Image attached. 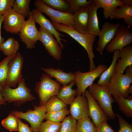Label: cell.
Listing matches in <instances>:
<instances>
[{
  "mask_svg": "<svg viewBox=\"0 0 132 132\" xmlns=\"http://www.w3.org/2000/svg\"><path fill=\"white\" fill-rule=\"evenodd\" d=\"M51 22L57 31L69 35L85 49L89 59V71L95 69L96 67L93 60L95 55L93 47L96 36L88 33L83 34L80 33L74 27L60 23Z\"/></svg>",
  "mask_w": 132,
  "mask_h": 132,
  "instance_id": "obj_1",
  "label": "cell"
},
{
  "mask_svg": "<svg viewBox=\"0 0 132 132\" xmlns=\"http://www.w3.org/2000/svg\"><path fill=\"white\" fill-rule=\"evenodd\" d=\"M18 84L17 87L14 89L6 85L2 87L1 93L6 101L9 103L13 102L15 106H19L28 101L35 99L26 86L24 78Z\"/></svg>",
  "mask_w": 132,
  "mask_h": 132,
  "instance_id": "obj_2",
  "label": "cell"
},
{
  "mask_svg": "<svg viewBox=\"0 0 132 132\" xmlns=\"http://www.w3.org/2000/svg\"><path fill=\"white\" fill-rule=\"evenodd\" d=\"M51 77L47 74H43L36 84L34 89L38 95L39 106H44L52 97L57 95L60 90L61 84Z\"/></svg>",
  "mask_w": 132,
  "mask_h": 132,
  "instance_id": "obj_3",
  "label": "cell"
},
{
  "mask_svg": "<svg viewBox=\"0 0 132 132\" xmlns=\"http://www.w3.org/2000/svg\"><path fill=\"white\" fill-rule=\"evenodd\" d=\"M88 88L89 92L97 100L107 116L110 119H114L116 115L113 110L112 104L115 101L106 87L93 83Z\"/></svg>",
  "mask_w": 132,
  "mask_h": 132,
  "instance_id": "obj_4",
  "label": "cell"
},
{
  "mask_svg": "<svg viewBox=\"0 0 132 132\" xmlns=\"http://www.w3.org/2000/svg\"><path fill=\"white\" fill-rule=\"evenodd\" d=\"M132 82V76L115 72L106 87L112 95L126 98Z\"/></svg>",
  "mask_w": 132,
  "mask_h": 132,
  "instance_id": "obj_5",
  "label": "cell"
},
{
  "mask_svg": "<svg viewBox=\"0 0 132 132\" xmlns=\"http://www.w3.org/2000/svg\"><path fill=\"white\" fill-rule=\"evenodd\" d=\"M107 68L106 65L99 64L94 69L88 72H83L80 71L75 72V80L77 86V95L84 94L86 88Z\"/></svg>",
  "mask_w": 132,
  "mask_h": 132,
  "instance_id": "obj_6",
  "label": "cell"
},
{
  "mask_svg": "<svg viewBox=\"0 0 132 132\" xmlns=\"http://www.w3.org/2000/svg\"><path fill=\"white\" fill-rule=\"evenodd\" d=\"M46 112L44 105L35 106L34 110L28 109L25 112L16 110L11 111V113L28 121L30 124L33 132H38L41 125L45 119Z\"/></svg>",
  "mask_w": 132,
  "mask_h": 132,
  "instance_id": "obj_7",
  "label": "cell"
},
{
  "mask_svg": "<svg viewBox=\"0 0 132 132\" xmlns=\"http://www.w3.org/2000/svg\"><path fill=\"white\" fill-rule=\"evenodd\" d=\"M35 22L30 14L28 19L25 21L18 33L21 41L25 44L27 49L34 48L37 42L39 40V32Z\"/></svg>",
  "mask_w": 132,
  "mask_h": 132,
  "instance_id": "obj_8",
  "label": "cell"
},
{
  "mask_svg": "<svg viewBox=\"0 0 132 132\" xmlns=\"http://www.w3.org/2000/svg\"><path fill=\"white\" fill-rule=\"evenodd\" d=\"M34 4L36 8L45 13L51 19V22L74 27L73 13L63 12L52 9L44 4L41 0H35Z\"/></svg>",
  "mask_w": 132,
  "mask_h": 132,
  "instance_id": "obj_9",
  "label": "cell"
},
{
  "mask_svg": "<svg viewBox=\"0 0 132 132\" xmlns=\"http://www.w3.org/2000/svg\"><path fill=\"white\" fill-rule=\"evenodd\" d=\"M23 58L19 53L10 60L8 65V73L5 85L16 88V85L23 78L22 70Z\"/></svg>",
  "mask_w": 132,
  "mask_h": 132,
  "instance_id": "obj_10",
  "label": "cell"
},
{
  "mask_svg": "<svg viewBox=\"0 0 132 132\" xmlns=\"http://www.w3.org/2000/svg\"><path fill=\"white\" fill-rule=\"evenodd\" d=\"M132 42V33L130 28L122 24L120 26L117 33L105 48L108 52L112 53L116 50L120 51Z\"/></svg>",
  "mask_w": 132,
  "mask_h": 132,
  "instance_id": "obj_11",
  "label": "cell"
},
{
  "mask_svg": "<svg viewBox=\"0 0 132 132\" xmlns=\"http://www.w3.org/2000/svg\"><path fill=\"white\" fill-rule=\"evenodd\" d=\"M39 31V40L51 56L56 60L60 61L62 58V49L54 35L41 27Z\"/></svg>",
  "mask_w": 132,
  "mask_h": 132,
  "instance_id": "obj_12",
  "label": "cell"
},
{
  "mask_svg": "<svg viewBox=\"0 0 132 132\" xmlns=\"http://www.w3.org/2000/svg\"><path fill=\"white\" fill-rule=\"evenodd\" d=\"M120 24H114L109 22H105L102 25L99 36L96 50L102 55L106 45L113 39L118 32Z\"/></svg>",
  "mask_w": 132,
  "mask_h": 132,
  "instance_id": "obj_13",
  "label": "cell"
},
{
  "mask_svg": "<svg viewBox=\"0 0 132 132\" xmlns=\"http://www.w3.org/2000/svg\"><path fill=\"white\" fill-rule=\"evenodd\" d=\"M3 27L7 32L16 34H18L25 22V17L14 11L12 9L4 14Z\"/></svg>",
  "mask_w": 132,
  "mask_h": 132,
  "instance_id": "obj_14",
  "label": "cell"
},
{
  "mask_svg": "<svg viewBox=\"0 0 132 132\" xmlns=\"http://www.w3.org/2000/svg\"><path fill=\"white\" fill-rule=\"evenodd\" d=\"M84 95L88 101L89 117L97 128L104 121H108L109 118L88 90H85Z\"/></svg>",
  "mask_w": 132,
  "mask_h": 132,
  "instance_id": "obj_15",
  "label": "cell"
},
{
  "mask_svg": "<svg viewBox=\"0 0 132 132\" xmlns=\"http://www.w3.org/2000/svg\"><path fill=\"white\" fill-rule=\"evenodd\" d=\"M30 14L34 19L35 22L50 33L53 34L55 38L62 49L64 47V45L61 41L62 40L66 41L61 39L60 36L64 35L59 33L56 30L50 21L44 15L43 13L36 8L33 9L30 11Z\"/></svg>",
  "mask_w": 132,
  "mask_h": 132,
  "instance_id": "obj_16",
  "label": "cell"
},
{
  "mask_svg": "<svg viewBox=\"0 0 132 132\" xmlns=\"http://www.w3.org/2000/svg\"><path fill=\"white\" fill-rule=\"evenodd\" d=\"M70 105L69 113L76 120L89 117L88 101L84 94L77 96Z\"/></svg>",
  "mask_w": 132,
  "mask_h": 132,
  "instance_id": "obj_17",
  "label": "cell"
},
{
  "mask_svg": "<svg viewBox=\"0 0 132 132\" xmlns=\"http://www.w3.org/2000/svg\"><path fill=\"white\" fill-rule=\"evenodd\" d=\"M41 69L52 77H54L56 81L63 86L67 85L75 80V74L72 72L67 73L64 72L61 69H55L51 67L47 68L41 67Z\"/></svg>",
  "mask_w": 132,
  "mask_h": 132,
  "instance_id": "obj_18",
  "label": "cell"
},
{
  "mask_svg": "<svg viewBox=\"0 0 132 132\" xmlns=\"http://www.w3.org/2000/svg\"><path fill=\"white\" fill-rule=\"evenodd\" d=\"M89 6L81 9L73 15L74 27L78 32L83 34L88 33Z\"/></svg>",
  "mask_w": 132,
  "mask_h": 132,
  "instance_id": "obj_19",
  "label": "cell"
},
{
  "mask_svg": "<svg viewBox=\"0 0 132 132\" xmlns=\"http://www.w3.org/2000/svg\"><path fill=\"white\" fill-rule=\"evenodd\" d=\"M99 8L103 9V14L106 19H113L114 13L119 7L124 5L120 0H93Z\"/></svg>",
  "mask_w": 132,
  "mask_h": 132,
  "instance_id": "obj_20",
  "label": "cell"
},
{
  "mask_svg": "<svg viewBox=\"0 0 132 132\" xmlns=\"http://www.w3.org/2000/svg\"><path fill=\"white\" fill-rule=\"evenodd\" d=\"M120 59L117 63L115 72L123 74L126 68L132 65V46L130 45L123 48L119 53Z\"/></svg>",
  "mask_w": 132,
  "mask_h": 132,
  "instance_id": "obj_21",
  "label": "cell"
},
{
  "mask_svg": "<svg viewBox=\"0 0 132 132\" xmlns=\"http://www.w3.org/2000/svg\"><path fill=\"white\" fill-rule=\"evenodd\" d=\"M99 8L93 1L89 6L88 32L95 36L99 35L100 30L97 15V11Z\"/></svg>",
  "mask_w": 132,
  "mask_h": 132,
  "instance_id": "obj_22",
  "label": "cell"
},
{
  "mask_svg": "<svg viewBox=\"0 0 132 132\" xmlns=\"http://www.w3.org/2000/svg\"><path fill=\"white\" fill-rule=\"evenodd\" d=\"M75 84L74 80L67 85L61 87L57 95L58 99L67 105L70 104L77 95V89H72Z\"/></svg>",
  "mask_w": 132,
  "mask_h": 132,
  "instance_id": "obj_23",
  "label": "cell"
},
{
  "mask_svg": "<svg viewBox=\"0 0 132 132\" xmlns=\"http://www.w3.org/2000/svg\"><path fill=\"white\" fill-rule=\"evenodd\" d=\"M120 51L117 50L114 52V55L112 62L109 66L104 71L100 76L98 81V85L106 86L110 79L115 72V67L117 60L120 58Z\"/></svg>",
  "mask_w": 132,
  "mask_h": 132,
  "instance_id": "obj_24",
  "label": "cell"
},
{
  "mask_svg": "<svg viewBox=\"0 0 132 132\" xmlns=\"http://www.w3.org/2000/svg\"><path fill=\"white\" fill-rule=\"evenodd\" d=\"M113 18L117 20L124 19V23L131 28L132 26V6L124 5L118 7L114 13Z\"/></svg>",
  "mask_w": 132,
  "mask_h": 132,
  "instance_id": "obj_25",
  "label": "cell"
},
{
  "mask_svg": "<svg viewBox=\"0 0 132 132\" xmlns=\"http://www.w3.org/2000/svg\"><path fill=\"white\" fill-rule=\"evenodd\" d=\"M119 110L128 118L132 117V96L126 98L112 95Z\"/></svg>",
  "mask_w": 132,
  "mask_h": 132,
  "instance_id": "obj_26",
  "label": "cell"
},
{
  "mask_svg": "<svg viewBox=\"0 0 132 132\" xmlns=\"http://www.w3.org/2000/svg\"><path fill=\"white\" fill-rule=\"evenodd\" d=\"M19 47V42L14 38L11 37L0 45V50L7 56L16 54Z\"/></svg>",
  "mask_w": 132,
  "mask_h": 132,
  "instance_id": "obj_27",
  "label": "cell"
},
{
  "mask_svg": "<svg viewBox=\"0 0 132 132\" xmlns=\"http://www.w3.org/2000/svg\"><path fill=\"white\" fill-rule=\"evenodd\" d=\"M47 6L60 12L68 13L69 4L66 0H41Z\"/></svg>",
  "mask_w": 132,
  "mask_h": 132,
  "instance_id": "obj_28",
  "label": "cell"
},
{
  "mask_svg": "<svg viewBox=\"0 0 132 132\" xmlns=\"http://www.w3.org/2000/svg\"><path fill=\"white\" fill-rule=\"evenodd\" d=\"M30 0H15L12 6V10L15 12L29 18L30 11L29 4Z\"/></svg>",
  "mask_w": 132,
  "mask_h": 132,
  "instance_id": "obj_29",
  "label": "cell"
},
{
  "mask_svg": "<svg viewBox=\"0 0 132 132\" xmlns=\"http://www.w3.org/2000/svg\"><path fill=\"white\" fill-rule=\"evenodd\" d=\"M75 132H96V128L89 117L78 120Z\"/></svg>",
  "mask_w": 132,
  "mask_h": 132,
  "instance_id": "obj_30",
  "label": "cell"
},
{
  "mask_svg": "<svg viewBox=\"0 0 132 132\" xmlns=\"http://www.w3.org/2000/svg\"><path fill=\"white\" fill-rule=\"evenodd\" d=\"M46 112L57 111L67 107L65 104L56 95L52 97L44 105Z\"/></svg>",
  "mask_w": 132,
  "mask_h": 132,
  "instance_id": "obj_31",
  "label": "cell"
},
{
  "mask_svg": "<svg viewBox=\"0 0 132 132\" xmlns=\"http://www.w3.org/2000/svg\"><path fill=\"white\" fill-rule=\"evenodd\" d=\"M69 113L66 107L58 111L46 112L45 119L55 122H60Z\"/></svg>",
  "mask_w": 132,
  "mask_h": 132,
  "instance_id": "obj_32",
  "label": "cell"
},
{
  "mask_svg": "<svg viewBox=\"0 0 132 132\" xmlns=\"http://www.w3.org/2000/svg\"><path fill=\"white\" fill-rule=\"evenodd\" d=\"M70 7L68 13H74L81 9L89 7L93 2V0H66Z\"/></svg>",
  "mask_w": 132,
  "mask_h": 132,
  "instance_id": "obj_33",
  "label": "cell"
},
{
  "mask_svg": "<svg viewBox=\"0 0 132 132\" xmlns=\"http://www.w3.org/2000/svg\"><path fill=\"white\" fill-rule=\"evenodd\" d=\"M77 122L71 115L66 117L61 123L60 132H75Z\"/></svg>",
  "mask_w": 132,
  "mask_h": 132,
  "instance_id": "obj_34",
  "label": "cell"
},
{
  "mask_svg": "<svg viewBox=\"0 0 132 132\" xmlns=\"http://www.w3.org/2000/svg\"><path fill=\"white\" fill-rule=\"evenodd\" d=\"M1 124L5 129L11 132L18 131V124L16 117L11 113L2 121Z\"/></svg>",
  "mask_w": 132,
  "mask_h": 132,
  "instance_id": "obj_35",
  "label": "cell"
},
{
  "mask_svg": "<svg viewBox=\"0 0 132 132\" xmlns=\"http://www.w3.org/2000/svg\"><path fill=\"white\" fill-rule=\"evenodd\" d=\"M61 126V123L55 122L47 120L42 123L38 132H60Z\"/></svg>",
  "mask_w": 132,
  "mask_h": 132,
  "instance_id": "obj_36",
  "label": "cell"
},
{
  "mask_svg": "<svg viewBox=\"0 0 132 132\" xmlns=\"http://www.w3.org/2000/svg\"><path fill=\"white\" fill-rule=\"evenodd\" d=\"M16 54L7 56L0 62V84L5 85L8 73V65L10 60Z\"/></svg>",
  "mask_w": 132,
  "mask_h": 132,
  "instance_id": "obj_37",
  "label": "cell"
},
{
  "mask_svg": "<svg viewBox=\"0 0 132 132\" xmlns=\"http://www.w3.org/2000/svg\"><path fill=\"white\" fill-rule=\"evenodd\" d=\"M116 116L118 120L119 129L118 132H132V125L128 123L118 113Z\"/></svg>",
  "mask_w": 132,
  "mask_h": 132,
  "instance_id": "obj_38",
  "label": "cell"
},
{
  "mask_svg": "<svg viewBox=\"0 0 132 132\" xmlns=\"http://www.w3.org/2000/svg\"><path fill=\"white\" fill-rule=\"evenodd\" d=\"M14 0H0V16L3 15L9 10L12 9Z\"/></svg>",
  "mask_w": 132,
  "mask_h": 132,
  "instance_id": "obj_39",
  "label": "cell"
},
{
  "mask_svg": "<svg viewBox=\"0 0 132 132\" xmlns=\"http://www.w3.org/2000/svg\"><path fill=\"white\" fill-rule=\"evenodd\" d=\"M96 132H115L107 123V121H104L96 128Z\"/></svg>",
  "mask_w": 132,
  "mask_h": 132,
  "instance_id": "obj_40",
  "label": "cell"
},
{
  "mask_svg": "<svg viewBox=\"0 0 132 132\" xmlns=\"http://www.w3.org/2000/svg\"><path fill=\"white\" fill-rule=\"evenodd\" d=\"M18 122V131L19 132H33V130L31 127L28 125L23 122L20 119L16 117Z\"/></svg>",
  "mask_w": 132,
  "mask_h": 132,
  "instance_id": "obj_41",
  "label": "cell"
},
{
  "mask_svg": "<svg viewBox=\"0 0 132 132\" xmlns=\"http://www.w3.org/2000/svg\"><path fill=\"white\" fill-rule=\"evenodd\" d=\"M4 18V14L0 16V45L4 41L5 38L2 37L1 35V28Z\"/></svg>",
  "mask_w": 132,
  "mask_h": 132,
  "instance_id": "obj_42",
  "label": "cell"
},
{
  "mask_svg": "<svg viewBox=\"0 0 132 132\" xmlns=\"http://www.w3.org/2000/svg\"><path fill=\"white\" fill-rule=\"evenodd\" d=\"M4 86L0 84V106L1 105H6V103L4 98L2 96L1 93V90L2 87Z\"/></svg>",
  "mask_w": 132,
  "mask_h": 132,
  "instance_id": "obj_43",
  "label": "cell"
},
{
  "mask_svg": "<svg viewBox=\"0 0 132 132\" xmlns=\"http://www.w3.org/2000/svg\"><path fill=\"white\" fill-rule=\"evenodd\" d=\"M125 70V74L132 76V65L126 67Z\"/></svg>",
  "mask_w": 132,
  "mask_h": 132,
  "instance_id": "obj_44",
  "label": "cell"
},
{
  "mask_svg": "<svg viewBox=\"0 0 132 132\" xmlns=\"http://www.w3.org/2000/svg\"><path fill=\"white\" fill-rule=\"evenodd\" d=\"M124 5L132 6V0H120Z\"/></svg>",
  "mask_w": 132,
  "mask_h": 132,
  "instance_id": "obj_45",
  "label": "cell"
},
{
  "mask_svg": "<svg viewBox=\"0 0 132 132\" xmlns=\"http://www.w3.org/2000/svg\"><path fill=\"white\" fill-rule=\"evenodd\" d=\"M128 94H132V85H131L129 87L128 91Z\"/></svg>",
  "mask_w": 132,
  "mask_h": 132,
  "instance_id": "obj_46",
  "label": "cell"
},
{
  "mask_svg": "<svg viewBox=\"0 0 132 132\" xmlns=\"http://www.w3.org/2000/svg\"></svg>",
  "mask_w": 132,
  "mask_h": 132,
  "instance_id": "obj_47",
  "label": "cell"
}]
</instances>
